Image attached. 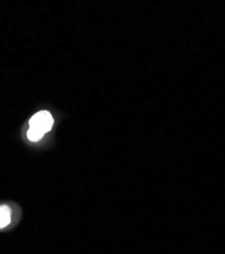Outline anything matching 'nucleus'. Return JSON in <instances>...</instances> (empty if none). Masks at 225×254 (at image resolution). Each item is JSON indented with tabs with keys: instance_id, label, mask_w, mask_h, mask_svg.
<instances>
[{
	"instance_id": "nucleus-1",
	"label": "nucleus",
	"mask_w": 225,
	"mask_h": 254,
	"mask_svg": "<svg viewBox=\"0 0 225 254\" xmlns=\"http://www.w3.org/2000/svg\"><path fill=\"white\" fill-rule=\"evenodd\" d=\"M54 124V120L49 112L43 111L36 114L30 120V128L35 129L45 135L52 129Z\"/></svg>"
},
{
	"instance_id": "nucleus-2",
	"label": "nucleus",
	"mask_w": 225,
	"mask_h": 254,
	"mask_svg": "<svg viewBox=\"0 0 225 254\" xmlns=\"http://www.w3.org/2000/svg\"><path fill=\"white\" fill-rule=\"evenodd\" d=\"M10 223V209L7 206H0V229Z\"/></svg>"
},
{
	"instance_id": "nucleus-3",
	"label": "nucleus",
	"mask_w": 225,
	"mask_h": 254,
	"mask_svg": "<svg viewBox=\"0 0 225 254\" xmlns=\"http://www.w3.org/2000/svg\"><path fill=\"white\" fill-rule=\"evenodd\" d=\"M43 136H44V135H43L42 133H40L39 131H37V130H35V129L30 128L29 131H28V138H29V140H31V141H33V142H37V141L41 140Z\"/></svg>"
}]
</instances>
